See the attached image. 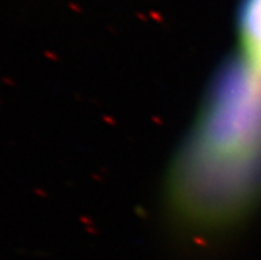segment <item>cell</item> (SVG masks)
<instances>
[{
  "label": "cell",
  "instance_id": "6da1fadb",
  "mask_svg": "<svg viewBox=\"0 0 261 260\" xmlns=\"http://www.w3.org/2000/svg\"><path fill=\"white\" fill-rule=\"evenodd\" d=\"M243 33L247 44L261 53V0H247L243 10Z\"/></svg>",
  "mask_w": 261,
  "mask_h": 260
}]
</instances>
